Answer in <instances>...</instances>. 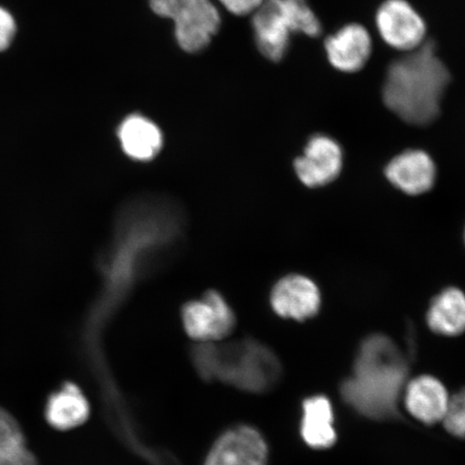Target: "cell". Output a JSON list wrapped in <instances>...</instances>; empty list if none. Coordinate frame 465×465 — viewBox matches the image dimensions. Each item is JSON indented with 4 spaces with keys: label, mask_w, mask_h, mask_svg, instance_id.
Instances as JSON below:
<instances>
[{
    "label": "cell",
    "mask_w": 465,
    "mask_h": 465,
    "mask_svg": "<svg viewBox=\"0 0 465 465\" xmlns=\"http://www.w3.org/2000/svg\"><path fill=\"white\" fill-rule=\"evenodd\" d=\"M452 75L433 40L401 54L387 67L381 100L389 112L412 126H428L440 118Z\"/></svg>",
    "instance_id": "1"
},
{
    "label": "cell",
    "mask_w": 465,
    "mask_h": 465,
    "mask_svg": "<svg viewBox=\"0 0 465 465\" xmlns=\"http://www.w3.org/2000/svg\"><path fill=\"white\" fill-rule=\"evenodd\" d=\"M407 374L404 354L391 337L371 335L360 346L352 376L342 382L341 397L359 414L389 420L397 414Z\"/></svg>",
    "instance_id": "2"
},
{
    "label": "cell",
    "mask_w": 465,
    "mask_h": 465,
    "mask_svg": "<svg viewBox=\"0 0 465 465\" xmlns=\"http://www.w3.org/2000/svg\"><path fill=\"white\" fill-rule=\"evenodd\" d=\"M197 371L243 391L261 392L275 385L282 373L275 353L252 340L230 344H199L193 351Z\"/></svg>",
    "instance_id": "3"
},
{
    "label": "cell",
    "mask_w": 465,
    "mask_h": 465,
    "mask_svg": "<svg viewBox=\"0 0 465 465\" xmlns=\"http://www.w3.org/2000/svg\"><path fill=\"white\" fill-rule=\"evenodd\" d=\"M374 25L381 42L401 54L421 48L430 39L426 19L410 0H382Z\"/></svg>",
    "instance_id": "4"
},
{
    "label": "cell",
    "mask_w": 465,
    "mask_h": 465,
    "mask_svg": "<svg viewBox=\"0 0 465 465\" xmlns=\"http://www.w3.org/2000/svg\"><path fill=\"white\" fill-rule=\"evenodd\" d=\"M235 316L223 295L214 291L191 301L183 308L185 332L199 344L219 342L235 328Z\"/></svg>",
    "instance_id": "5"
},
{
    "label": "cell",
    "mask_w": 465,
    "mask_h": 465,
    "mask_svg": "<svg viewBox=\"0 0 465 465\" xmlns=\"http://www.w3.org/2000/svg\"><path fill=\"white\" fill-rule=\"evenodd\" d=\"M329 65L342 74H356L368 66L374 54L370 29L360 22H349L323 40Z\"/></svg>",
    "instance_id": "6"
},
{
    "label": "cell",
    "mask_w": 465,
    "mask_h": 465,
    "mask_svg": "<svg viewBox=\"0 0 465 465\" xmlns=\"http://www.w3.org/2000/svg\"><path fill=\"white\" fill-rule=\"evenodd\" d=\"M344 164V153L336 139L325 134L312 135L304 153L294 162L299 179L307 187H323L339 177Z\"/></svg>",
    "instance_id": "7"
},
{
    "label": "cell",
    "mask_w": 465,
    "mask_h": 465,
    "mask_svg": "<svg viewBox=\"0 0 465 465\" xmlns=\"http://www.w3.org/2000/svg\"><path fill=\"white\" fill-rule=\"evenodd\" d=\"M253 31L259 51L267 60L281 62L293 35L282 0H263L253 13Z\"/></svg>",
    "instance_id": "8"
},
{
    "label": "cell",
    "mask_w": 465,
    "mask_h": 465,
    "mask_svg": "<svg viewBox=\"0 0 465 465\" xmlns=\"http://www.w3.org/2000/svg\"><path fill=\"white\" fill-rule=\"evenodd\" d=\"M271 304L278 316L304 322L317 315L322 305V294L312 279L289 275L272 288Z\"/></svg>",
    "instance_id": "9"
},
{
    "label": "cell",
    "mask_w": 465,
    "mask_h": 465,
    "mask_svg": "<svg viewBox=\"0 0 465 465\" xmlns=\"http://www.w3.org/2000/svg\"><path fill=\"white\" fill-rule=\"evenodd\" d=\"M267 456V445L257 430L237 427L221 436L205 465H266Z\"/></svg>",
    "instance_id": "10"
},
{
    "label": "cell",
    "mask_w": 465,
    "mask_h": 465,
    "mask_svg": "<svg viewBox=\"0 0 465 465\" xmlns=\"http://www.w3.org/2000/svg\"><path fill=\"white\" fill-rule=\"evenodd\" d=\"M173 22L177 43L187 52L205 49L221 25L219 11L212 0H190Z\"/></svg>",
    "instance_id": "11"
},
{
    "label": "cell",
    "mask_w": 465,
    "mask_h": 465,
    "mask_svg": "<svg viewBox=\"0 0 465 465\" xmlns=\"http://www.w3.org/2000/svg\"><path fill=\"white\" fill-rule=\"evenodd\" d=\"M385 173L389 182L404 193L420 195L433 188L436 167L427 153L411 149L389 162Z\"/></svg>",
    "instance_id": "12"
},
{
    "label": "cell",
    "mask_w": 465,
    "mask_h": 465,
    "mask_svg": "<svg viewBox=\"0 0 465 465\" xmlns=\"http://www.w3.org/2000/svg\"><path fill=\"white\" fill-rule=\"evenodd\" d=\"M405 406L417 420L426 424L443 421L450 404V395L439 380L420 376L406 386Z\"/></svg>",
    "instance_id": "13"
},
{
    "label": "cell",
    "mask_w": 465,
    "mask_h": 465,
    "mask_svg": "<svg viewBox=\"0 0 465 465\" xmlns=\"http://www.w3.org/2000/svg\"><path fill=\"white\" fill-rule=\"evenodd\" d=\"M118 137L125 154L136 161L154 159L163 147V135L159 127L139 114L127 116L122 122Z\"/></svg>",
    "instance_id": "14"
},
{
    "label": "cell",
    "mask_w": 465,
    "mask_h": 465,
    "mask_svg": "<svg viewBox=\"0 0 465 465\" xmlns=\"http://www.w3.org/2000/svg\"><path fill=\"white\" fill-rule=\"evenodd\" d=\"M89 415V402L80 388L73 382H66L61 391L52 393L45 411L46 421L60 431L81 426Z\"/></svg>",
    "instance_id": "15"
},
{
    "label": "cell",
    "mask_w": 465,
    "mask_h": 465,
    "mask_svg": "<svg viewBox=\"0 0 465 465\" xmlns=\"http://www.w3.org/2000/svg\"><path fill=\"white\" fill-rule=\"evenodd\" d=\"M302 438L312 449L324 450L336 440L332 404L323 395L308 398L303 403Z\"/></svg>",
    "instance_id": "16"
},
{
    "label": "cell",
    "mask_w": 465,
    "mask_h": 465,
    "mask_svg": "<svg viewBox=\"0 0 465 465\" xmlns=\"http://www.w3.org/2000/svg\"><path fill=\"white\" fill-rule=\"evenodd\" d=\"M429 328L436 334L458 336L465 332V294L447 288L435 296L427 313Z\"/></svg>",
    "instance_id": "17"
},
{
    "label": "cell",
    "mask_w": 465,
    "mask_h": 465,
    "mask_svg": "<svg viewBox=\"0 0 465 465\" xmlns=\"http://www.w3.org/2000/svg\"><path fill=\"white\" fill-rule=\"evenodd\" d=\"M293 34L308 38H318L323 33V25L308 0H282Z\"/></svg>",
    "instance_id": "18"
},
{
    "label": "cell",
    "mask_w": 465,
    "mask_h": 465,
    "mask_svg": "<svg viewBox=\"0 0 465 465\" xmlns=\"http://www.w3.org/2000/svg\"><path fill=\"white\" fill-rule=\"evenodd\" d=\"M443 422L450 434L465 438V389L450 398Z\"/></svg>",
    "instance_id": "19"
},
{
    "label": "cell",
    "mask_w": 465,
    "mask_h": 465,
    "mask_svg": "<svg viewBox=\"0 0 465 465\" xmlns=\"http://www.w3.org/2000/svg\"><path fill=\"white\" fill-rule=\"evenodd\" d=\"M0 465H38V462L28 450L26 440H21L0 446Z\"/></svg>",
    "instance_id": "20"
},
{
    "label": "cell",
    "mask_w": 465,
    "mask_h": 465,
    "mask_svg": "<svg viewBox=\"0 0 465 465\" xmlns=\"http://www.w3.org/2000/svg\"><path fill=\"white\" fill-rule=\"evenodd\" d=\"M25 440L20 424L7 411L0 409V446Z\"/></svg>",
    "instance_id": "21"
},
{
    "label": "cell",
    "mask_w": 465,
    "mask_h": 465,
    "mask_svg": "<svg viewBox=\"0 0 465 465\" xmlns=\"http://www.w3.org/2000/svg\"><path fill=\"white\" fill-rule=\"evenodd\" d=\"M190 0H149L150 7L155 15L174 20L187 7Z\"/></svg>",
    "instance_id": "22"
},
{
    "label": "cell",
    "mask_w": 465,
    "mask_h": 465,
    "mask_svg": "<svg viewBox=\"0 0 465 465\" xmlns=\"http://www.w3.org/2000/svg\"><path fill=\"white\" fill-rule=\"evenodd\" d=\"M15 22L7 10L0 8V51L8 48L15 35Z\"/></svg>",
    "instance_id": "23"
},
{
    "label": "cell",
    "mask_w": 465,
    "mask_h": 465,
    "mask_svg": "<svg viewBox=\"0 0 465 465\" xmlns=\"http://www.w3.org/2000/svg\"><path fill=\"white\" fill-rule=\"evenodd\" d=\"M225 9H228L231 14L236 15H247L254 13L263 0H220Z\"/></svg>",
    "instance_id": "24"
}]
</instances>
